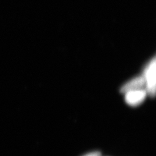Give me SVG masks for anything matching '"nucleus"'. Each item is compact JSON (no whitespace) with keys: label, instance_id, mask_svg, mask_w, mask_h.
I'll use <instances>...</instances> for the list:
<instances>
[{"label":"nucleus","instance_id":"nucleus-3","mask_svg":"<svg viewBox=\"0 0 156 156\" xmlns=\"http://www.w3.org/2000/svg\"><path fill=\"white\" fill-rule=\"evenodd\" d=\"M141 88H144V81L142 75L135 77L124 83L120 88V92L124 94L127 91Z\"/></svg>","mask_w":156,"mask_h":156},{"label":"nucleus","instance_id":"nucleus-1","mask_svg":"<svg viewBox=\"0 0 156 156\" xmlns=\"http://www.w3.org/2000/svg\"><path fill=\"white\" fill-rule=\"evenodd\" d=\"M144 81V89L147 95L153 98L156 95V58L155 57L149 61L143 71Z\"/></svg>","mask_w":156,"mask_h":156},{"label":"nucleus","instance_id":"nucleus-2","mask_svg":"<svg viewBox=\"0 0 156 156\" xmlns=\"http://www.w3.org/2000/svg\"><path fill=\"white\" fill-rule=\"evenodd\" d=\"M124 94H125V102L131 107H136L143 103L147 96V92L144 88L127 91Z\"/></svg>","mask_w":156,"mask_h":156},{"label":"nucleus","instance_id":"nucleus-4","mask_svg":"<svg viewBox=\"0 0 156 156\" xmlns=\"http://www.w3.org/2000/svg\"><path fill=\"white\" fill-rule=\"evenodd\" d=\"M83 156H102V155L99 151H94L86 154Z\"/></svg>","mask_w":156,"mask_h":156}]
</instances>
